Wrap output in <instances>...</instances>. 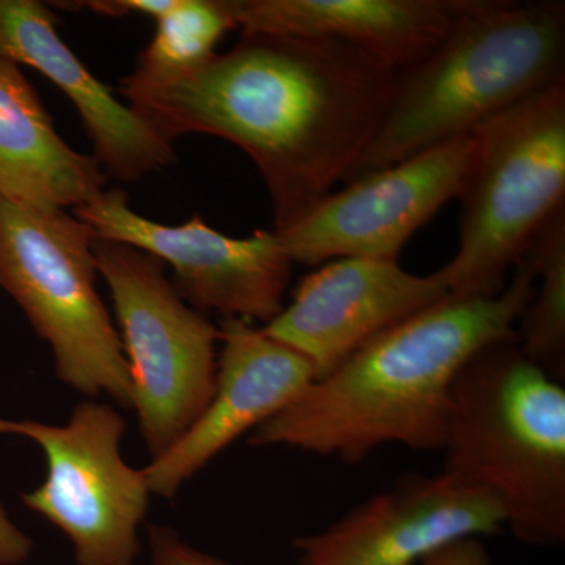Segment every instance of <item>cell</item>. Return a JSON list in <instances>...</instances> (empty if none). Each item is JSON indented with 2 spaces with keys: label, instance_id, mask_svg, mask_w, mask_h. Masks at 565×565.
I'll list each match as a JSON object with an SVG mask.
<instances>
[{
  "label": "cell",
  "instance_id": "cell-1",
  "mask_svg": "<svg viewBox=\"0 0 565 565\" xmlns=\"http://www.w3.org/2000/svg\"><path fill=\"white\" fill-rule=\"evenodd\" d=\"M397 81L341 41L255 33L196 68L154 84L122 79L118 92L170 143L206 134L247 152L280 230L351 180Z\"/></svg>",
  "mask_w": 565,
  "mask_h": 565
},
{
  "label": "cell",
  "instance_id": "cell-2",
  "mask_svg": "<svg viewBox=\"0 0 565 565\" xmlns=\"http://www.w3.org/2000/svg\"><path fill=\"white\" fill-rule=\"evenodd\" d=\"M512 270L497 296H448L379 334L256 427L248 444L345 463L390 444L441 451L457 375L482 349L519 334L514 326L533 297L534 270L525 256Z\"/></svg>",
  "mask_w": 565,
  "mask_h": 565
},
{
  "label": "cell",
  "instance_id": "cell-3",
  "mask_svg": "<svg viewBox=\"0 0 565 565\" xmlns=\"http://www.w3.org/2000/svg\"><path fill=\"white\" fill-rule=\"evenodd\" d=\"M564 2L467 0L441 43L399 74L392 106L349 181L476 131L564 79Z\"/></svg>",
  "mask_w": 565,
  "mask_h": 565
},
{
  "label": "cell",
  "instance_id": "cell-4",
  "mask_svg": "<svg viewBox=\"0 0 565 565\" xmlns=\"http://www.w3.org/2000/svg\"><path fill=\"white\" fill-rule=\"evenodd\" d=\"M446 473L492 492L530 545L565 541V390L516 340L476 353L451 392Z\"/></svg>",
  "mask_w": 565,
  "mask_h": 565
},
{
  "label": "cell",
  "instance_id": "cell-5",
  "mask_svg": "<svg viewBox=\"0 0 565 565\" xmlns=\"http://www.w3.org/2000/svg\"><path fill=\"white\" fill-rule=\"evenodd\" d=\"M459 199V245L438 274L449 296H497L565 207V77L487 121Z\"/></svg>",
  "mask_w": 565,
  "mask_h": 565
},
{
  "label": "cell",
  "instance_id": "cell-6",
  "mask_svg": "<svg viewBox=\"0 0 565 565\" xmlns=\"http://www.w3.org/2000/svg\"><path fill=\"white\" fill-rule=\"evenodd\" d=\"M93 232L66 210H36L0 196V288L51 345L63 384L132 408L120 333L96 289Z\"/></svg>",
  "mask_w": 565,
  "mask_h": 565
},
{
  "label": "cell",
  "instance_id": "cell-7",
  "mask_svg": "<svg viewBox=\"0 0 565 565\" xmlns=\"http://www.w3.org/2000/svg\"><path fill=\"white\" fill-rule=\"evenodd\" d=\"M93 255L121 329L141 440L158 459L214 396L218 327L181 299L156 256L99 237Z\"/></svg>",
  "mask_w": 565,
  "mask_h": 565
},
{
  "label": "cell",
  "instance_id": "cell-8",
  "mask_svg": "<svg viewBox=\"0 0 565 565\" xmlns=\"http://www.w3.org/2000/svg\"><path fill=\"white\" fill-rule=\"evenodd\" d=\"M125 430V418L96 401L77 405L63 426L0 419V435L29 438L46 455V479L22 501L68 535L77 565H132L139 556L151 490L145 468L122 459Z\"/></svg>",
  "mask_w": 565,
  "mask_h": 565
},
{
  "label": "cell",
  "instance_id": "cell-9",
  "mask_svg": "<svg viewBox=\"0 0 565 565\" xmlns=\"http://www.w3.org/2000/svg\"><path fill=\"white\" fill-rule=\"evenodd\" d=\"M93 236L131 245L173 269V288L193 310L245 322L273 321L282 310L292 259L277 234L256 230L236 239L212 228L199 215L180 226L137 214L128 193L106 189L73 210Z\"/></svg>",
  "mask_w": 565,
  "mask_h": 565
},
{
  "label": "cell",
  "instance_id": "cell-10",
  "mask_svg": "<svg viewBox=\"0 0 565 565\" xmlns=\"http://www.w3.org/2000/svg\"><path fill=\"white\" fill-rule=\"evenodd\" d=\"M478 150L463 134L349 181L302 217L274 230L292 263L397 259L407 241L446 203L459 199Z\"/></svg>",
  "mask_w": 565,
  "mask_h": 565
},
{
  "label": "cell",
  "instance_id": "cell-11",
  "mask_svg": "<svg viewBox=\"0 0 565 565\" xmlns=\"http://www.w3.org/2000/svg\"><path fill=\"white\" fill-rule=\"evenodd\" d=\"M505 526L503 504L456 476H405L322 533L296 539L307 565H422L441 550Z\"/></svg>",
  "mask_w": 565,
  "mask_h": 565
},
{
  "label": "cell",
  "instance_id": "cell-12",
  "mask_svg": "<svg viewBox=\"0 0 565 565\" xmlns=\"http://www.w3.org/2000/svg\"><path fill=\"white\" fill-rule=\"evenodd\" d=\"M448 296L438 270L415 275L397 259H334L303 277L291 303L262 327L305 356L318 381L379 334Z\"/></svg>",
  "mask_w": 565,
  "mask_h": 565
},
{
  "label": "cell",
  "instance_id": "cell-13",
  "mask_svg": "<svg viewBox=\"0 0 565 565\" xmlns=\"http://www.w3.org/2000/svg\"><path fill=\"white\" fill-rule=\"evenodd\" d=\"M214 396L180 440L145 467L151 493L173 498L237 438L280 414L311 384L313 366L263 327L223 319Z\"/></svg>",
  "mask_w": 565,
  "mask_h": 565
},
{
  "label": "cell",
  "instance_id": "cell-14",
  "mask_svg": "<svg viewBox=\"0 0 565 565\" xmlns=\"http://www.w3.org/2000/svg\"><path fill=\"white\" fill-rule=\"evenodd\" d=\"M0 58L32 66L68 96L107 178L137 182L177 161L172 143L118 102L70 50L47 3L0 0Z\"/></svg>",
  "mask_w": 565,
  "mask_h": 565
},
{
  "label": "cell",
  "instance_id": "cell-15",
  "mask_svg": "<svg viewBox=\"0 0 565 565\" xmlns=\"http://www.w3.org/2000/svg\"><path fill=\"white\" fill-rule=\"evenodd\" d=\"M467 0H230L243 35L337 40L405 73L445 39Z\"/></svg>",
  "mask_w": 565,
  "mask_h": 565
},
{
  "label": "cell",
  "instance_id": "cell-16",
  "mask_svg": "<svg viewBox=\"0 0 565 565\" xmlns=\"http://www.w3.org/2000/svg\"><path fill=\"white\" fill-rule=\"evenodd\" d=\"M93 156L58 136L20 65L0 58V196L36 210L84 206L106 191Z\"/></svg>",
  "mask_w": 565,
  "mask_h": 565
},
{
  "label": "cell",
  "instance_id": "cell-17",
  "mask_svg": "<svg viewBox=\"0 0 565 565\" xmlns=\"http://www.w3.org/2000/svg\"><path fill=\"white\" fill-rule=\"evenodd\" d=\"M523 256L534 270V294L519 321L516 334L526 356L555 377L565 360V207L535 234Z\"/></svg>",
  "mask_w": 565,
  "mask_h": 565
},
{
  "label": "cell",
  "instance_id": "cell-18",
  "mask_svg": "<svg viewBox=\"0 0 565 565\" xmlns=\"http://www.w3.org/2000/svg\"><path fill=\"white\" fill-rule=\"evenodd\" d=\"M154 21V36L125 77L134 84H154L196 68L215 54L226 33L237 31L230 0H174Z\"/></svg>",
  "mask_w": 565,
  "mask_h": 565
},
{
  "label": "cell",
  "instance_id": "cell-19",
  "mask_svg": "<svg viewBox=\"0 0 565 565\" xmlns=\"http://www.w3.org/2000/svg\"><path fill=\"white\" fill-rule=\"evenodd\" d=\"M152 565H230L185 544L172 527H148Z\"/></svg>",
  "mask_w": 565,
  "mask_h": 565
},
{
  "label": "cell",
  "instance_id": "cell-20",
  "mask_svg": "<svg viewBox=\"0 0 565 565\" xmlns=\"http://www.w3.org/2000/svg\"><path fill=\"white\" fill-rule=\"evenodd\" d=\"M174 0H85V2H54L55 9L88 10L110 18H126L129 14H145L158 20L172 9Z\"/></svg>",
  "mask_w": 565,
  "mask_h": 565
},
{
  "label": "cell",
  "instance_id": "cell-21",
  "mask_svg": "<svg viewBox=\"0 0 565 565\" xmlns=\"http://www.w3.org/2000/svg\"><path fill=\"white\" fill-rule=\"evenodd\" d=\"M33 544L28 534L11 522L0 504V565H21L32 555Z\"/></svg>",
  "mask_w": 565,
  "mask_h": 565
},
{
  "label": "cell",
  "instance_id": "cell-22",
  "mask_svg": "<svg viewBox=\"0 0 565 565\" xmlns=\"http://www.w3.org/2000/svg\"><path fill=\"white\" fill-rule=\"evenodd\" d=\"M422 565H492V561L478 539H467L427 557Z\"/></svg>",
  "mask_w": 565,
  "mask_h": 565
},
{
  "label": "cell",
  "instance_id": "cell-23",
  "mask_svg": "<svg viewBox=\"0 0 565 565\" xmlns=\"http://www.w3.org/2000/svg\"><path fill=\"white\" fill-rule=\"evenodd\" d=\"M300 565H307V564L300 563Z\"/></svg>",
  "mask_w": 565,
  "mask_h": 565
}]
</instances>
